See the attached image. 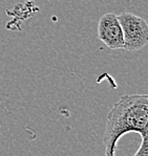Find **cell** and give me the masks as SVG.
Wrapping results in <instances>:
<instances>
[{"label":"cell","mask_w":148,"mask_h":156,"mask_svg":"<svg viewBox=\"0 0 148 156\" xmlns=\"http://www.w3.org/2000/svg\"><path fill=\"white\" fill-rule=\"evenodd\" d=\"M127 133L148 137V95L137 93L121 97L108 112L103 145L104 156H116L120 138Z\"/></svg>","instance_id":"1"},{"label":"cell","mask_w":148,"mask_h":156,"mask_svg":"<svg viewBox=\"0 0 148 156\" xmlns=\"http://www.w3.org/2000/svg\"><path fill=\"white\" fill-rule=\"evenodd\" d=\"M124 37V48L137 51L148 43V24L145 19L132 13H122L118 16Z\"/></svg>","instance_id":"2"},{"label":"cell","mask_w":148,"mask_h":156,"mask_svg":"<svg viewBox=\"0 0 148 156\" xmlns=\"http://www.w3.org/2000/svg\"><path fill=\"white\" fill-rule=\"evenodd\" d=\"M98 38L110 49H123L124 37L118 16L106 13L98 23Z\"/></svg>","instance_id":"3"},{"label":"cell","mask_w":148,"mask_h":156,"mask_svg":"<svg viewBox=\"0 0 148 156\" xmlns=\"http://www.w3.org/2000/svg\"><path fill=\"white\" fill-rule=\"evenodd\" d=\"M133 156H148V146H147V138H142L139 149Z\"/></svg>","instance_id":"4"}]
</instances>
